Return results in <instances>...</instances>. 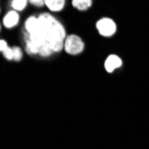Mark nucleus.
Here are the masks:
<instances>
[{
    "label": "nucleus",
    "instance_id": "6e6552de",
    "mask_svg": "<svg viewBox=\"0 0 149 149\" xmlns=\"http://www.w3.org/2000/svg\"><path fill=\"white\" fill-rule=\"evenodd\" d=\"M72 3V6L75 8H77L79 10H81V11L87 10L92 5L91 0H73Z\"/></svg>",
    "mask_w": 149,
    "mask_h": 149
},
{
    "label": "nucleus",
    "instance_id": "7ed1b4c3",
    "mask_svg": "<svg viewBox=\"0 0 149 149\" xmlns=\"http://www.w3.org/2000/svg\"><path fill=\"white\" fill-rule=\"evenodd\" d=\"M0 51L7 60L20 61L22 57V51L19 47H9L6 40L1 39L0 41Z\"/></svg>",
    "mask_w": 149,
    "mask_h": 149
},
{
    "label": "nucleus",
    "instance_id": "0eeeda50",
    "mask_svg": "<svg viewBox=\"0 0 149 149\" xmlns=\"http://www.w3.org/2000/svg\"><path fill=\"white\" fill-rule=\"evenodd\" d=\"M45 4L51 11L57 12L63 8L65 1L64 0H47L45 1Z\"/></svg>",
    "mask_w": 149,
    "mask_h": 149
},
{
    "label": "nucleus",
    "instance_id": "f03ea898",
    "mask_svg": "<svg viewBox=\"0 0 149 149\" xmlns=\"http://www.w3.org/2000/svg\"><path fill=\"white\" fill-rule=\"evenodd\" d=\"M64 49L70 55H77L83 51L84 43L77 35H69L65 39Z\"/></svg>",
    "mask_w": 149,
    "mask_h": 149
},
{
    "label": "nucleus",
    "instance_id": "423d86ee",
    "mask_svg": "<svg viewBox=\"0 0 149 149\" xmlns=\"http://www.w3.org/2000/svg\"><path fill=\"white\" fill-rule=\"evenodd\" d=\"M18 22H19V15L15 11L8 12L3 20V23L6 28H13Z\"/></svg>",
    "mask_w": 149,
    "mask_h": 149
},
{
    "label": "nucleus",
    "instance_id": "9d476101",
    "mask_svg": "<svg viewBox=\"0 0 149 149\" xmlns=\"http://www.w3.org/2000/svg\"><path fill=\"white\" fill-rule=\"evenodd\" d=\"M31 3L34 6H42L45 4V1H43V0H31Z\"/></svg>",
    "mask_w": 149,
    "mask_h": 149
},
{
    "label": "nucleus",
    "instance_id": "1a4fd4ad",
    "mask_svg": "<svg viewBox=\"0 0 149 149\" xmlns=\"http://www.w3.org/2000/svg\"><path fill=\"white\" fill-rule=\"evenodd\" d=\"M11 6L16 11H22L27 6V1L26 0H13Z\"/></svg>",
    "mask_w": 149,
    "mask_h": 149
},
{
    "label": "nucleus",
    "instance_id": "20e7f679",
    "mask_svg": "<svg viewBox=\"0 0 149 149\" xmlns=\"http://www.w3.org/2000/svg\"><path fill=\"white\" fill-rule=\"evenodd\" d=\"M97 28L102 36L110 37L116 31V24L112 19L103 18L97 22Z\"/></svg>",
    "mask_w": 149,
    "mask_h": 149
},
{
    "label": "nucleus",
    "instance_id": "39448f33",
    "mask_svg": "<svg viewBox=\"0 0 149 149\" xmlns=\"http://www.w3.org/2000/svg\"><path fill=\"white\" fill-rule=\"evenodd\" d=\"M121 63H123V62H121V60L119 56H117L115 55H111L105 60V63H104L105 70L108 72H113L115 69L121 66Z\"/></svg>",
    "mask_w": 149,
    "mask_h": 149
},
{
    "label": "nucleus",
    "instance_id": "f257e3e1",
    "mask_svg": "<svg viewBox=\"0 0 149 149\" xmlns=\"http://www.w3.org/2000/svg\"><path fill=\"white\" fill-rule=\"evenodd\" d=\"M66 33L63 24L53 15L44 13L31 16L24 24L25 50L30 55L48 57L64 47Z\"/></svg>",
    "mask_w": 149,
    "mask_h": 149
}]
</instances>
